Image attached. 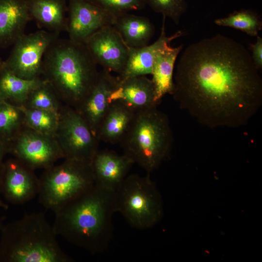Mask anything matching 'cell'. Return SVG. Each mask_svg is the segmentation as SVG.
Segmentation results:
<instances>
[{
    "label": "cell",
    "instance_id": "cell-8",
    "mask_svg": "<svg viewBox=\"0 0 262 262\" xmlns=\"http://www.w3.org/2000/svg\"><path fill=\"white\" fill-rule=\"evenodd\" d=\"M59 115L55 137L64 159L91 162L99 141L86 122L75 109L64 104Z\"/></svg>",
    "mask_w": 262,
    "mask_h": 262
},
{
    "label": "cell",
    "instance_id": "cell-23",
    "mask_svg": "<svg viewBox=\"0 0 262 262\" xmlns=\"http://www.w3.org/2000/svg\"><path fill=\"white\" fill-rule=\"evenodd\" d=\"M43 81L42 78L26 80L17 76L4 64L0 70V91L8 101L23 105L31 91Z\"/></svg>",
    "mask_w": 262,
    "mask_h": 262
},
{
    "label": "cell",
    "instance_id": "cell-26",
    "mask_svg": "<svg viewBox=\"0 0 262 262\" xmlns=\"http://www.w3.org/2000/svg\"><path fill=\"white\" fill-rule=\"evenodd\" d=\"M214 23L218 26L231 27L252 36H257L262 29V21L255 12L243 9L236 11L228 16L216 19Z\"/></svg>",
    "mask_w": 262,
    "mask_h": 262
},
{
    "label": "cell",
    "instance_id": "cell-12",
    "mask_svg": "<svg viewBox=\"0 0 262 262\" xmlns=\"http://www.w3.org/2000/svg\"><path fill=\"white\" fill-rule=\"evenodd\" d=\"M84 44L98 65L118 75L124 71L128 61L129 47L112 26L96 32Z\"/></svg>",
    "mask_w": 262,
    "mask_h": 262
},
{
    "label": "cell",
    "instance_id": "cell-18",
    "mask_svg": "<svg viewBox=\"0 0 262 262\" xmlns=\"http://www.w3.org/2000/svg\"><path fill=\"white\" fill-rule=\"evenodd\" d=\"M31 19L27 0H0V48L13 46Z\"/></svg>",
    "mask_w": 262,
    "mask_h": 262
},
{
    "label": "cell",
    "instance_id": "cell-19",
    "mask_svg": "<svg viewBox=\"0 0 262 262\" xmlns=\"http://www.w3.org/2000/svg\"><path fill=\"white\" fill-rule=\"evenodd\" d=\"M135 113L121 102H111L97 131L98 141L111 144L120 143L130 128Z\"/></svg>",
    "mask_w": 262,
    "mask_h": 262
},
{
    "label": "cell",
    "instance_id": "cell-30",
    "mask_svg": "<svg viewBox=\"0 0 262 262\" xmlns=\"http://www.w3.org/2000/svg\"><path fill=\"white\" fill-rule=\"evenodd\" d=\"M256 42L250 44L252 51L251 59L256 68L260 70L262 68V38L257 36Z\"/></svg>",
    "mask_w": 262,
    "mask_h": 262
},
{
    "label": "cell",
    "instance_id": "cell-28",
    "mask_svg": "<svg viewBox=\"0 0 262 262\" xmlns=\"http://www.w3.org/2000/svg\"><path fill=\"white\" fill-rule=\"evenodd\" d=\"M154 11L161 14L163 17L171 18L176 24L180 22L181 16L186 12V0H145Z\"/></svg>",
    "mask_w": 262,
    "mask_h": 262
},
{
    "label": "cell",
    "instance_id": "cell-7",
    "mask_svg": "<svg viewBox=\"0 0 262 262\" xmlns=\"http://www.w3.org/2000/svg\"><path fill=\"white\" fill-rule=\"evenodd\" d=\"M116 212L120 213L131 226L150 228L162 218L163 202L149 173L145 176H127L115 191Z\"/></svg>",
    "mask_w": 262,
    "mask_h": 262
},
{
    "label": "cell",
    "instance_id": "cell-17",
    "mask_svg": "<svg viewBox=\"0 0 262 262\" xmlns=\"http://www.w3.org/2000/svg\"><path fill=\"white\" fill-rule=\"evenodd\" d=\"M165 19L163 17L160 35L156 41L141 48L129 47L128 61L124 71L117 76L118 80L151 74L154 59L159 50L170 44L173 40L183 35V32L178 31L171 36H167Z\"/></svg>",
    "mask_w": 262,
    "mask_h": 262
},
{
    "label": "cell",
    "instance_id": "cell-1",
    "mask_svg": "<svg viewBox=\"0 0 262 262\" xmlns=\"http://www.w3.org/2000/svg\"><path fill=\"white\" fill-rule=\"evenodd\" d=\"M248 50L218 34L190 45L173 76L182 109L211 129L247 124L262 105V80Z\"/></svg>",
    "mask_w": 262,
    "mask_h": 262
},
{
    "label": "cell",
    "instance_id": "cell-29",
    "mask_svg": "<svg viewBox=\"0 0 262 262\" xmlns=\"http://www.w3.org/2000/svg\"><path fill=\"white\" fill-rule=\"evenodd\" d=\"M116 16L131 11L140 10L146 5L145 0H89Z\"/></svg>",
    "mask_w": 262,
    "mask_h": 262
},
{
    "label": "cell",
    "instance_id": "cell-3",
    "mask_svg": "<svg viewBox=\"0 0 262 262\" xmlns=\"http://www.w3.org/2000/svg\"><path fill=\"white\" fill-rule=\"evenodd\" d=\"M97 66L84 44L58 37L44 55L42 78L63 104L77 109L97 81Z\"/></svg>",
    "mask_w": 262,
    "mask_h": 262
},
{
    "label": "cell",
    "instance_id": "cell-14",
    "mask_svg": "<svg viewBox=\"0 0 262 262\" xmlns=\"http://www.w3.org/2000/svg\"><path fill=\"white\" fill-rule=\"evenodd\" d=\"M3 187L11 202L22 204L38 194L39 179L34 170L16 159L9 162L6 166Z\"/></svg>",
    "mask_w": 262,
    "mask_h": 262
},
{
    "label": "cell",
    "instance_id": "cell-34",
    "mask_svg": "<svg viewBox=\"0 0 262 262\" xmlns=\"http://www.w3.org/2000/svg\"><path fill=\"white\" fill-rule=\"evenodd\" d=\"M3 64H4V61H3L1 58H0V69L2 68L3 65Z\"/></svg>",
    "mask_w": 262,
    "mask_h": 262
},
{
    "label": "cell",
    "instance_id": "cell-25",
    "mask_svg": "<svg viewBox=\"0 0 262 262\" xmlns=\"http://www.w3.org/2000/svg\"><path fill=\"white\" fill-rule=\"evenodd\" d=\"M25 126L35 131L54 136L59 122V113L20 106Z\"/></svg>",
    "mask_w": 262,
    "mask_h": 262
},
{
    "label": "cell",
    "instance_id": "cell-33",
    "mask_svg": "<svg viewBox=\"0 0 262 262\" xmlns=\"http://www.w3.org/2000/svg\"><path fill=\"white\" fill-rule=\"evenodd\" d=\"M0 206L2 207L5 208H7V205L4 204L0 200Z\"/></svg>",
    "mask_w": 262,
    "mask_h": 262
},
{
    "label": "cell",
    "instance_id": "cell-13",
    "mask_svg": "<svg viewBox=\"0 0 262 262\" xmlns=\"http://www.w3.org/2000/svg\"><path fill=\"white\" fill-rule=\"evenodd\" d=\"M118 81L117 77L114 76L111 72L102 68L99 71L94 86L76 109L96 136L99 125L110 104V95Z\"/></svg>",
    "mask_w": 262,
    "mask_h": 262
},
{
    "label": "cell",
    "instance_id": "cell-21",
    "mask_svg": "<svg viewBox=\"0 0 262 262\" xmlns=\"http://www.w3.org/2000/svg\"><path fill=\"white\" fill-rule=\"evenodd\" d=\"M182 48V45L172 47L169 44L160 50L156 55L151 75L158 103L166 94H172L174 66Z\"/></svg>",
    "mask_w": 262,
    "mask_h": 262
},
{
    "label": "cell",
    "instance_id": "cell-15",
    "mask_svg": "<svg viewBox=\"0 0 262 262\" xmlns=\"http://www.w3.org/2000/svg\"><path fill=\"white\" fill-rule=\"evenodd\" d=\"M118 81L109 97L110 103L121 102L135 112L156 107L159 104L156 100L153 83L146 76Z\"/></svg>",
    "mask_w": 262,
    "mask_h": 262
},
{
    "label": "cell",
    "instance_id": "cell-10",
    "mask_svg": "<svg viewBox=\"0 0 262 262\" xmlns=\"http://www.w3.org/2000/svg\"><path fill=\"white\" fill-rule=\"evenodd\" d=\"M10 150L18 159L35 170H45L64 159L61 148L54 136L35 131L26 126L12 140Z\"/></svg>",
    "mask_w": 262,
    "mask_h": 262
},
{
    "label": "cell",
    "instance_id": "cell-2",
    "mask_svg": "<svg viewBox=\"0 0 262 262\" xmlns=\"http://www.w3.org/2000/svg\"><path fill=\"white\" fill-rule=\"evenodd\" d=\"M115 191L95 184L58 208L52 225L57 235L92 254L102 252L113 232Z\"/></svg>",
    "mask_w": 262,
    "mask_h": 262
},
{
    "label": "cell",
    "instance_id": "cell-4",
    "mask_svg": "<svg viewBox=\"0 0 262 262\" xmlns=\"http://www.w3.org/2000/svg\"><path fill=\"white\" fill-rule=\"evenodd\" d=\"M43 212L27 214L3 231L0 258L11 262H70Z\"/></svg>",
    "mask_w": 262,
    "mask_h": 262
},
{
    "label": "cell",
    "instance_id": "cell-5",
    "mask_svg": "<svg viewBox=\"0 0 262 262\" xmlns=\"http://www.w3.org/2000/svg\"><path fill=\"white\" fill-rule=\"evenodd\" d=\"M173 141L168 117L156 107L135 113L120 144L123 153L149 174L168 156Z\"/></svg>",
    "mask_w": 262,
    "mask_h": 262
},
{
    "label": "cell",
    "instance_id": "cell-16",
    "mask_svg": "<svg viewBox=\"0 0 262 262\" xmlns=\"http://www.w3.org/2000/svg\"><path fill=\"white\" fill-rule=\"evenodd\" d=\"M133 164L124 153L119 155L113 150L98 149L91 161L95 184L115 191Z\"/></svg>",
    "mask_w": 262,
    "mask_h": 262
},
{
    "label": "cell",
    "instance_id": "cell-32",
    "mask_svg": "<svg viewBox=\"0 0 262 262\" xmlns=\"http://www.w3.org/2000/svg\"><path fill=\"white\" fill-rule=\"evenodd\" d=\"M4 100H7L4 96L0 91V102Z\"/></svg>",
    "mask_w": 262,
    "mask_h": 262
},
{
    "label": "cell",
    "instance_id": "cell-20",
    "mask_svg": "<svg viewBox=\"0 0 262 262\" xmlns=\"http://www.w3.org/2000/svg\"><path fill=\"white\" fill-rule=\"evenodd\" d=\"M29 14L40 28L60 34L66 29V0H27Z\"/></svg>",
    "mask_w": 262,
    "mask_h": 262
},
{
    "label": "cell",
    "instance_id": "cell-11",
    "mask_svg": "<svg viewBox=\"0 0 262 262\" xmlns=\"http://www.w3.org/2000/svg\"><path fill=\"white\" fill-rule=\"evenodd\" d=\"M115 17L89 0H68L66 29L68 39L84 44L96 32L113 26Z\"/></svg>",
    "mask_w": 262,
    "mask_h": 262
},
{
    "label": "cell",
    "instance_id": "cell-31",
    "mask_svg": "<svg viewBox=\"0 0 262 262\" xmlns=\"http://www.w3.org/2000/svg\"><path fill=\"white\" fill-rule=\"evenodd\" d=\"M7 141L0 138V165L5 152L8 150V146L6 142Z\"/></svg>",
    "mask_w": 262,
    "mask_h": 262
},
{
    "label": "cell",
    "instance_id": "cell-9",
    "mask_svg": "<svg viewBox=\"0 0 262 262\" xmlns=\"http://www.w3.org/2000/svg\"><path fill=\"white\" fill-rule=\"evenodd\" d=\"M59 34L46 30L24 33L13 45L4 61L7 67L17 76L26 80L42 78L43 60L50 44Z\"/></svg>",
    "mask_w": 262,
    "mask_h": 262
},
{
    "label": "cell",
    "instance_id": "cell-6",
    "mask_svg": "<svg viewBox=\"0 0 262 262\" xmlns=\"http://www.w3.org/2000/svg\"><path fill=\"white\" fill-rule=\"evenodd\" d=\"M95 185L91 162L65 159L45 170L39 179V202L55 212Z\"/></svg>",
    "mask_w": 262,
    "mask_h": 262
},
{
    "label": "cell",
    "instance_id": "cell-24",
    "mask_svg": "<svg viewBox=\"0 0 262 262\" xmlns=\"http://www.w3.org/2000/svg\"><path fill=\"white\" fill-rule=\"evenodd\" d=\"M25 127L20 106L8 100L0 102V138L12 140Z\"/></svg>",
    "mask_w": 262,
    "mask_h": 262
},
{
    "label": "cell",
    "instance_id": "cell-27",
    "mask_svg": "<svg viewBox=\"0 0 262 262\" xmlns=\"http://www.w3.org/2000/svg\"><path fill=\"white\" fill-rule=\"evenodd\" d=\"M63 104L52 88L43 79L42 82L31 91L22 106L59 113Z\"/></svg>",
    "mask_w": 262,
    "mask_h": 262
},
{
    "label": "cell",
    "instance_id": "cell-22",
    "mask_svg": "<svg viewBox=\"0 0 262 262\" xmlns=\"http://www.w3.org/2000/svg\"><path fill=\"white\" fill-rule=\"evenodd\" d=\"M130 48H141L148 45L155 28L147 17L128 13L115 16L112 26Z\"/></svg>",
    "mask_w": 262,
    "mask_h": 262
}]
</instances>
